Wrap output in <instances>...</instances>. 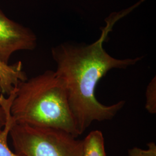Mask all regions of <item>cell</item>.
I'll return each instance as SVG.
<instances>
[{"instance_id":"1","label":"cell","mask_w":156,"mask_h":156,"mask_svg":"<svg viewBox=\"0 0 156 156\" xmlns=\"http://www.w3.org/2000/svg\"><path fill=\"white\" fill-rule=\"evenodd\" d=\"M112 18L102 30L100 38L94 43L80 45L64 42L51 50L57 65L55 73L64 85L79 135L94 122L112 120L126 104L121 101L105 105L97 100L95 89L101 79L112 69H126L144 58L118 59L106 52L103 44L116 20Z\"/></svg>"},{"instance_id":"2","label":"cell","mask_w":156,"mask_h":156,"mask_svg":"<svg viewBox=\"0 0 156 156\" xmlns=\"http://www.w3.org/2000/svg\"><path fill=\"white\" fill-rule=\"evenodd\" d=\"M16 89L11 107L16 123L59 129L79 136L64 85L55 71L47 70L20 82Z\"/></svg>"},{"instance_id":"3","label":"cell","mask_w":156,"mask_h":156,"mask_svg":"<svg viewBox=\"0 0 156 156\" xmlns=\"http://www.w3.org/2000/svg\"><path fill=\"white\" fill-rule=\"evenodd\" d=\"M9 135L20 156H83V140L56 128L15 123Z\"/></svg>"},{"instance_id":"4","label":"cell","mask_w":156,"mask_h":156,"mask_svg":"<svg viewBox=\"0 0 156 156\" xmlns=\"http://www.w3.org/2000/svg\"><path fill=\"white\" fill-rule=\"evenodd\" d=\"M37 45V36L31 29L12 20L0 9V64L9 65L14 53L34 50Z\"/></svg>"},{"instance_id":"5","label":"cell","mask_w":156,"mask_h":156,"mask_svg":"<svg viewBox=\"0 0 156 156\" xmlns=\"http://www.w3.org/2000/svg\"><path fill=\"white\" fill-rule=\"evenodd\" d=\"M16 89H14L8 95V98H5L4 94H0V106L2 108L5 113V123L2 129L0 131V156H20L13 153L8 145V137L13 125L16 123L11 113L12 101L16 95Z\"/></svg>"},{"instance_id":"6","label":"cell","mask_w":156,"mask_h":156,"mask_svg":"<svg viewBox=\"0 0 156 156\" xmlns=\"http://www.w3.org/2000/svg\"><path fill=\"white\" fill-rule=\"evenodd\" d=\"M27 79L26 73L23 71L21 62L7 66L0 64L1 94H9L17 84Z\"/></svg>"},{"instance_id":"7","label":"cell","mask_w":156,"mask_h":156,"mask_svg":"<svg viewBox=\"0 0 156 156\" xmlns=\"http://www.w3.org/2000/svg\"><path fill=\"white\" fill-rule=\"evenodd\" d=\"M83 156H107L101 131H92L83 140Z\"/></svg>"},{"instance_id":"8","label":"cell","mask_w":156,"mask_h":156,"mask_svg":"<svg viewBox=\"0 0 156 156\" xmlns=\"http://www.w3.org/2000/svg\"><path fill=\"white\" fill-rule=\"evenodd\" d=\"M145 109L151 114L156 113V78L154 76L148 84L146 90Z\"/></svg>"},{"instance_id":"9","label":"cell","mask_w":156,"mask_h":156,"mask_svg":"<svg viewBox=\"0 0 156 156\" xmlns=\"http://www.w3.org/2000/svg\"><path fill=\"white\" fill-rule=\"evenodd\" d=\"M147 149H142L137 147L129 149L128 151V156H156V145L153 142L147 144Z\"/></svg>"},{"instance_id":"10","label":"cell","mask_w":156,"mask_h":156,"mask_svg":"<svg viewBox=\"0 0 156 156\" xmlns=\"http://www.w3.org/2000/svg\"><path fill=\"white\" fill-rule=\"evenodd\" d=\"M5 123V113L2 108L0 106V131L4 127Z\"/></svg>"},{"instance_id":"11","label":"cell","mask_w":156,"mask_h":156,"mask_svg":"<svg viewBox=\"0 0 156 156\" xmlns=\"http://www.w3.org/2000/svg\"><path fill=\"white\" fill-rule=\"evenodd\" d=\"M0 93L1 94V79H0Z\"/></svg>"}]
</instances>
